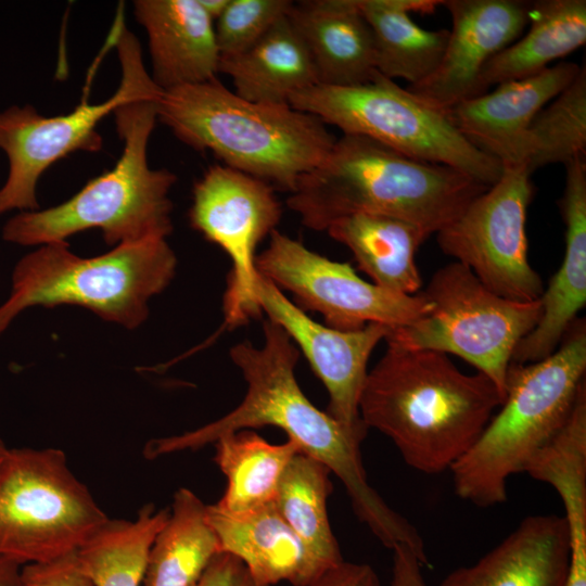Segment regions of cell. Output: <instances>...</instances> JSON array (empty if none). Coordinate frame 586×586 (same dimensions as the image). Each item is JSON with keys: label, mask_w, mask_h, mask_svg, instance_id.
<instances>
[{"label": "cell", "mask_w": 586, "mask_h": 586, "mask_svg": "<svg viewBox=\"0 0 586 586\" xmlns=\"http://www.w3.org/2000/svg\"><path fill=\"white\" fill-rule=\"evenodd\" d=\"M219 552L206 505L192 491L180 488L150 548L142 586H194Z\"/></svg>", "instance_id": "obj_28"}, {"label": "cell", "mask_w": 586, "mask_h": 586, "mask_svg": "<svg viewBox=\"0 0 586 586\" xmlns=\"http://www.w3.org/2000/svg\"><path fill=\"white\" fill-rule=\"evenodd\" d=\"M309 586H383V584L369 564L342 561L327 570Z\"/></svg>", "instance_id": "obj_36"}, {"label": "cell", "mask_w": 586, "mask_h": 586, "mask_svg": "<svg viewBox=\"0 0 586 586\" xmlns=\"http://www.w3.org/2000/svg\"><path fill=\"white\" fill-rule=\"evenodd\" d=\"M488 186L357 135L336 138L304 175L286 204L304 226L326 231L335 219L371 213L408 221L429 235L457 219Z\"/></svg>", "instance_id": "obj_3"}, {"label": "cell", "mask_w": 586, "mask_h": 586, "mask_svg": "<svg viewBox=\"0 0 586 586\" xmlns=\"http://www.w3.org/2000/svg\"><path fill=\"white\" fill-rule=\"evenodd\" d=\"M386 344L368 371L360 418L367 429L387 436L412 469L449 470L482 434L505 394L483 373L459 370L444 353Z\"/></svg>", "instance_id": "obj_2"}, {"label": "cell", "mask_w": 586, "mask_h": 586, "mask_svg": "<svg viewBox=\"0 0 586 586\" xmlns=\"http://www.w3.org/2000/svg\"><path fill=\"white\" fill-rule=\"evenodd\" d=\"M289 0H229L214 22L220 58L240 54L257 42L281 17Z\"/></svg>", "instance_id": "obj_33"}, {"label": "cell", "mask_w": 586, "mask_h": 586, "mask_svg": "<svg viewBox=\"0 0 586 586\" xmlns=\"http://www.w3.org/2000/svg\"><path fill=\"white\" fill-rule=\"evenodd\" d=\"M586 155V67L533 118L521 166L531 174L545 165L568 164Z\"/></svg>", "instance_id": "obj_32"}, {"label": "cell", "mask_w": 586, "mask_h": 586, "mask_svg": "<svg viewBox=\"0 0 586 586\" xmlns=\"http://www.w3.org/2000/svg\"><path fill=\"white\" fill-rule=\"evenodd\" d=\"M145 29L152 79L163 91L217 78L220 54L214 21L199 0H137Z\"/></svg>", "instance_id": "obj_20"}, {"label": "cell", "mask_w": 586, "mask_h": 586, "mask_svg": "<svg viewBox=\"0 0 586 586\" xmlns=\"http://www.w3.org/2000/svg\"><path fill=\"white\" fill-rule=\"evenodd\" d=\"M531 175L522 166L504 167L494 184L436 233L442 252L467 266L493 293L517 302L539 300L544 292L527 256Z\"/></svg>", "instance_id": "obj_12"}, {"label": "cell", "mask_w": 586, "mask_h": 586, "mask_svg": "<svg viewBox=\"0 0 586 586\" xmlns=\"http://www.w3.org/2000/svg\"><path fill=\"white\" fill-rule=\"evenodd\" d=\"M531 4L520 0H443L451 29L442 60L429 77L407 90L444 112L480 95L483 68L523 34Z\"/></svg>", "instance_id": "obj_16"}, {"label": "cell", "mask_w": 586, "mask_h": 586, "mask_svg": "<svg viewBox=\"0 0 586 586\" xmlns=\"http://www.w3.org/2000/svg\"><path fill=\"white\" fill-rule=\"evenodd\" d=\"M109 518L61 449H9L0 466V556L48 562L76 551Z\"/></svg>", "instance_id": "obj_10"}, {"label": "cell", "mask_w": 586, "mask_h": 586, "mask_svg": "<svg viewBox=\"0 0 586 586\" xmlns=\"http://www.w3.org/2000/svg\"><path fill=\"white\" fill-rule=\"evenodd\" d=\"M569 564L564 518L528 515L491 551L450 572L440 586H565Z\"/></svg>", "instance_id": "obj_21"}, {"label": "cell", "mask_w": 586, "mask_h": 586, "mask_svg": "<svg viewBox=\"0 0 586 586\" xmlns=\"http://www.w3.org/2000/svg\"><path fill=\"white\" fill-rule=\"evenodd\" d=\"M288 17L310 54L318 84L357 86L379 74L372 30L357 0L292 2Z\"/></svg>", "instance_id": "obj_22"}, {"label": "cell", "mask_w": 586, "mask_h": 586, "mask_svg": "<svg viewBox=\"0 0 586 586\" xmlns=\"http://www.w3.org/2000/svg\"><path fill=\"white\" fill-rule=\"evenodd\" d=\"M263 332L260 347L244 341L230 348V358L247 385L241 404L194 431L149 442L145 457L198 449L241 430L277 426L302 453L324 463L341 480L355 514L385 547L403 544L422 552L425 544L416 526L369 484L359 448L362 441L314 406L301 390L295 378L296 345L269 319L264 320Z\"/></svg>", "instance_id": "obj_1"}, {"label": "cell", "mask_w": 586, "mask_h": 586, "mask_svg": "<svg viewBox=\"0 0 586 586\" xmlns=\"http://www.w3.org/2000/svg\"><path fill=\"white\" fill-rule=\"evenodd\" d=\"M443 0H357L373 35L380 75L416 85L438 66L448 29L430 30L417 25L411 12L431 14Z\"/></svg>", "instance_id": "obj_26"}, {"label": "cell", "mask_w": 586, "mask_h": 586, "mask_svg": "<svg viewBox=\"0 0 586 586\" xmlns=\"http://www.w3.org/2000/svg\"><path fill=\"white\" fill-rule=\"evenodd\" d=\"M564 166L565 183L559 201L565 226L564 255L539 298L537 324L513 352L511 361L518 364L552 354L586 304V162L574 158Z\"/></svg>", "instance_id": "obj_18"}, {"label": "cell", "mask_w": 586, "mask_h": 586, "mask_svg": "<svg viewBox=\"0 0 586 586\" xmlns=\"http://www.w3.org/2000/svg\"><path fill=\"white\" fill-rule=\"evenodd\" d=\"M251 579L247 569L237 557L219 552L194 586H247Z\"/></svg>", "instance_id": "obj_35"}, {"label": "cell", "mask_w": 586, "mask_h": 586, "mask_svg": "<svg viewBox=\"0 0 586 586\" xmlns=\"http://www.w3.org/2000/svg\"><path fill=\"white\" fill-rule=\"evenodd\" d=\"M331 473L324 463L300 451L288 464L275 499L282 518L327 570L344 561L328 515Z\"/></svg>", "instance_id": "obj_30"}, {"label": "cell", "mask_w": 586, "mask_h": 586, "mask_svg": "<svg viewBox=\"0 0 586 586\" xmlns=\"http://www.w3.org/2000/svg\"><path fill=\"white\" fill-rule=\"evenodd\" d=\"M9 448L4 445V443L0 440V466L2 464Z\"/></svg>", "instance_id": "obj_40"}, {"label": "cell", "mask_w": 586, "mask_h": 586, "mask_svg": "<svg viewBox=\"0 0 586 586\" xmlns=\"http://www.w3.org/2000/svg\"><path fill=\"white\" fill-rule=\"evenodd\" d=\"M161 94L129 100L113 112L124 148L112 169L89 180L62 204L12 216L2 228V239L43 245L91 228L100 229L109 245L166 239L173 231L169 192L177 176L148 163Z\"/></svg>", "instance_id": "obj_5"}, {"label": "cell", "mask_w": 586, "mask_h": 586, "mask_svg": "<svg viewBox=\"0 0 586 586\" xmlns=\"http://www.w3.org/2000/svg\"><path fill=\"white\" fill-rule=\"evenodd\" d=\"M0 586H26L22 576V565L0 556Z\"/></svg>", "instance_id": "obj_38"}, {"label": "cell", "mask_w": 586, "mask_h": 586, "mask_svg": "<svg viewBox=\"0 0 586 586\" xmlns=\"http://www.w3.org/2000/svg\"><path fill=\"white\" fill-rule=\"evenodd\" d=\"M582 66L560 62L543 72L506 81L447 112L449 118L475 148L504 167L521 166L525 136L536 114L563 91Z\"/></svg>", "instance_id": "obj_17"}, {"label": "cell", "mask_w": 586, "mask_h": 586, "mask_svg": "<svg viewBox=\"0 0 586 586\" xmlns=\"http://www.w3.org/2000/svg\"><path fill=\"white\" fill-rule=\"evenodd\" d=\"M114 46L122 80L105 101H81L71 113L58 116H43L29 104L0 111V149L9 161L8 177L0 188V215L37 211V183L52 164L77 151H100L102 138L97 127L106 115L129 100L162 93L143 64L138 39L122 23Z\"/></svg>", "instance_id": "obj_11"}, {"label": "cell", "mask_w": 586, "mask_h": 586, "mask_svg": "<svg viewBox=\"0 0 586 586\" xmlns=\"http://www.w3.org/2000/svg\"><path fill=\"white\" fill-rule=\"evenodd\" d=\"M229 0H199V3L215 22L225 11Z\"/></svg>", "instance_id": "obj_39"}, {"label": "cell", "mask_w": 586, "mask_h": 586, "mask_svg": "<svg viewBox=\"0 0 586 586\" xmlns=\"http://www.w3.org/2000/svg\"><path fill=\"white\" fill-rule=\"evenodd\" d=\"M168 515L146 505L133 521L109 519L77 549L93 586H141L150 548Z\"/></svg>", "instance_id": "obj_31"}, {"label": "cell", "mask_w": 586, "mask_h": 586, "mask_svg": "<svg viewBox=\"0 0 586 586\" xmlns=\"http://www.w3.org/2000/svg\"><path fill=\"white\" fill-rule=\"evenodd\" d=\"M247 586H264L258 583H256L253 578L251 579L250 584Z\"/></svg>", "instance_id": "obj_41"}, {"label": "cell", "mask_w": 586, "mask_h": 586, "mask_svg": "<svg viewBox=\"0 0 586 586\" xmlns=\"http://www.w3.org/2000/svg\"><path fill=\"white\" fill-rule=\"evenodd\" d=\"M420 292L432 304L430 313L409 326L391 329L384 341L456 355L506 395L513 352L537 324L540 301L499 296L455 260L437 269Z\"/></svg>", "instance_id": "obj_9"}, {"label": "cell", "mask_w": 586, "mask_h": 586, "mask_svg": "<svg viewBox=\"0 0 586 586\" xmlns=\"http://www.w3.org/2000/svg\"><path fill=\"white\" fill-rule=\"evenodd\" d=\"M282 214L272 186L222 164L211 166L193 187L192 228L231 259L224 295L225 323L235 328L262 313L256 304L255 251L276 230Z\"/></svg>", "instance_id": "obj_14"}, {"label": "cell", "mask_w": 586, "mask_h": 586, "mask_svg": "<svg viewBox=\"0 0 586 586\" xmlns=\"http://www.w3.org/2000/svg\"><path fill=\"white\" fill-rule=\"evenodd\" d=\"M206 517L221 552L237 557L264 586L288 582L309 586L327 569L311 555L275 502L240 513L206 505Z\"/></svg>", "instance_id": "obj_19"}, {"label": "cell", "mask_w": 586, "mask_h": 586, "mask_svg": "<svg viewBox=\"0 0 586 586\" xmlns=\"http://www.w3.org/2000/svg\"><path fill=\"white\" fill-rule=\"evenodd\" d=\"M22 576L26 586H93L77 550L52 561L24 564Z\"/></svg>", "instance_id": "obj_34"}, {"label": "cell", "mask_w": 586, "mask_h": 586, "mask_svg": "<svg viewBox=\"0 0 586 586\" xmlns=\"http://www.w3.org/2000/svg\"><path fill=\"white\" fill-rule=\"evenodd\" d=\"M254 295L260 313L286 332L323 383L329 394L327 413L364 441L368 429L360 418L359 399L368 360L392 328L369 323L360 330L340 331L320 324L259 273Z\"/></svg>", "instance_id": "obj_15"}, {"label": "cell", "mask_w": 586, "mask_h": 586, "mask_svg": "<svg viewBox=\"0 0 586 586\" xmlns=\"http://www.w3.org/2000/svg\"><path fill=\"white\" fill-rule=\"evenodd\" d=\"M586 324L575 319L560 346L530 364L511 361L506 395L471 448L449 469L455 493L486 508L506 502L511 475L568 421L585 382Z\"/></svg>", "instance_id": "obj_6"}, {"label": "cell", "mask_w": 586, "mask_h": 586, "mask_svg": "<svg viewBox=\"0 0 586 586\" xmlns=\"http://www.w3.org/2000/svg\"><path fill=\"white\" fill-rule=\"evenodd\" d=\"M289 104L343 135L362 136L410 157L456 168L488 187L504 171L496 158L461 135L447 112L380 74L357 86L317 84L293 94Z\"/></svg>", "instance_id": "obj_8"}, {"label": "cell", "mask_w": 586, "mask_h": 586, "mask_svg": "<svg viewBox=\"0 0 586 586\" xmlns=\"http://www.w3.org/2000/svg\"><path fill=\"white\" fill-rule=\"evenodd\" d=\"M219 73L234 92L259 103L284 104L298 91L318 84L310 54L288 13L244 52L220 58Z\"/></svg>", "instance_id": "obj_25"}, {"label": "cell", "mask_w": 586, "mask_h": 586, "mask_svg": "<svg viewBox=\"0 0 586 586\" xmlns=\"http://www.w3.org/2000/svg\"><path fill=\"white\" fill-rule=\"evenodd\" d=\"M523 472L559 494L570 543L566 584L586 586V383L563 428L530 459Z\"/></svg>", "instance_id": "obj_23"}, {"label": "cell", "mask_w": 586, "mask_h": 586, "mask_svg": "<svg viewBox=\"0 0 586 586\" xmlns=\"http://www.w3.org/2000/svg\"><path fill=\"white\" fill-rule=\"evenodd\" d=\"M391 586H426L422 575V564L413 550L407 545L393 549Z\"/></svg>", "instance_id": "obj_37"}, {"label": "cell", "mask_w": 586, "mask_h": 586, "mask_svg": "<svg viewBox=\"0 0 586 586\" xmlns=\"http://www.w3.org/2000/svg\"><path fill=\"white\" fill-rule=\"evenodd\" d=\"M326 232L352 252L375 285L404 295L420 292L416 254L430 235L419 227L386 215L355 213L335 219Z\"/></svg>", "instance_id": "obj_24"}, {"label": "cell", "mask_w": 586, "mask_h": 586, "mask_svg": "<svg viewBox=\"0 0 586 586\" xmlns=\"http://www.w3.org/2000/svg\"><path fill=\"white\" fill-rule=\"evenodd\" d=\"M530 28L494 55L480 76L481 94L493 86L536 75L586 42L585 0H542L531 4Z\"/></svg>", "instance_id": "obj_27"}, {"label": "cell", "mask_w": 586, "mask_h": 586, "mask_svg": "<svg viewBox=\"0 0 586 586\" xmlns=\"http://www.w3.org/2000/svg\"><path fill=\"white\" fill-rule=\"evenodd\" d=\"M176 267L166 239L119 244L90 258L73 254L66 241L43 244L14 266L10 296L0 306V334L36 305H78L104 320L138 328L148 318L149 300L169 285Z\"/></svg>", "instance_id": "obj_7"}, {"label": "cell", "mask_w": 586, "mask_h": 586, "mask_svg": "<svg viewBox=\"0 0 586 586\" xmlns=\"http://www.w3.org/2000/svg\"><path fill=\"white\" fill-rule=\"evenodd\" d=\"M255 266L281 291L291 292L296 306L321 314L327 327L340 331L360 330L369 323L405 327L432 308L421 292L404 295L369 283L349 264L313 252L277 229L267 249L256 256Z\"/></svg>", "instance_id": "obj_13"}, {"label": "cell", "mask_w": 586, "mask_h": 586, "mask_svg": "<svg viewBox=\"0 0 586 586\" xmlns=\"http://www.w3.org/2000/svg\"><path fill=\"white\" fill-rule=\"evenodd\" d=\"M214 444V460L227 477V488L216 505L230 513L275 502L288 464L301 451L290 440L271 444L247 430L222 435Z\"/></svg>", "instance_id": "obj_29"}, {"label": "cell", "mask_w": 586, "mask_h": 586, "mask_svg": "<svg viewBox=\"0 0 586 586\" xmlns=\"http://www.w3.org/2000/svg\"><path fill=\"white\" fill-rule=\"evenodd\" d=\"M157 120L192 149L289 193L336 139L316 116L245 100L217 78L163 91Z\"/></svg>", "instance_id": "obj_4"}]
</instances>
